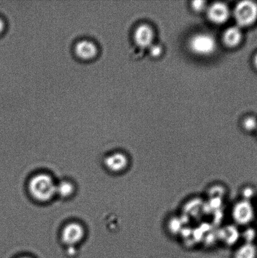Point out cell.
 Segmentation results:
<instances>
[{
	"label": "cell",
	"mask_w": 257,
	"mask_h": 258,
	"mask_svg": "<svg viewBox=\"0 0 257 258\" xmlns=\"http://www.w3.org/2000/svg\"><path fill=\"white\" fill-rule=\"evenodd\" d=\"M190 47L195 54L206 55L212 54L215 51L216 43L215 39L211 35L199 34L191 39Z\"/></svg>",
	"instance_id": "3"
},
{
	"label": "cell",
	"mask_w": 257,
	"mask_h": 258,
	"mask_svg": "<svg viewBox=\"0 0 257 258\" xmlns=\"http://www.w3.org/2000/svg\"><path fill=\"white\" fill-rule=\"evenodd\" d=\"M244 127L248 131L254 130L257 127V122L255 118L249 117L244 122Z\"/></svg>",
	"instance_id": "15"
},
{
	"label": "cell",
	"mask_w": 257,
	"mask_h": 258,
	"mask_svg": "<svg viewBox=\"0 0 257 258\" xmlns=\"http://www.w3.org/2000/svg\"><path fill=\"white\" fill-rule=\"evenodd\" d=\"M56 185L52 177L46 174H39L30 179L29 190L35 201L47 202L56 195Z\"/></svg>",
	"instance_id": "1"
},
{
	"label": "cell",
	"mask_w": 257,
	"mask_h": 258,
	"mask_svg": "<svg viewBox=\"0 0 257 258\" xmlns=\"http://www.w3.org/2000/svg\"><path fill=\"white\" fill-rule=\"evenodd\" d=\"M256 236V232L255 230L251 228L246 229L243 232V237L245 239V242L247 243H252L253 240L255 239Z\"/></svg>",
	"instance_id": "14"
},
{
	"label": "cell",
	"mask_w": 257,
	"mask_h": 258,
	"mask_svg": "<svg viewBox=\"0 0 257 258\" xmlns=\"http://www.w3.org/2000/svg\"><path fill=\"white\" fill-rule=\"evenodd\" d=\"M256 256L255 246L252 243L245 242L236 249L234 258H255Z\"/></svg>",
	"instance_id": "12"
},
{
	"label": "cell",
	"mask_w": 257,
	"mask_h": 258,
	"mask_svg": "<svg viewBox=\"0 0 257 258\" xmlns=\"http://www.w3.org/2000/svg\"><path fill=\"white\" fill-rule=\"evenodd\" d=\"M74 187L73 184L68 181H60L56 185V195L62 198H67L74 193Z\"/></svg>",
	"instance_id": "13"
},
{
	"label": "cell",
	"mask_w": 257,
	"mask_h": 258,
	"mask_svg": "<svg viewBox=\"0 0 257 258\" xmlns=\"http://www.w3.org/2000/svg\"><path fill=\"white\" fill-rule=\"evenodd\" d=\"M241 32L237 27L229 28L224 34V42L228 47H235L240 42L241 40Z\"/></svg>",
	"instance_id": "11"
},
{
	"label": "cell",
	"mask_w": 257,
	"mask_h": 258,
	"mask_svg": "<svg viewBox=\"0 0 257 258\" xmlns=\"http://www.w3.org/2000/svg\"><path fill=\"white\" fill-rule=\"evenodd\" d=\"M5 28V24L4 22L3 21V20L0 19V34L4 31Z\"/></svg>",
	"instance_id": "19"
},
{
	"label": "cell",
	"mask_w": 257,
	"mask_h": 258,
	"mask_svg": "<svg viewBox=\"0 0 257 258\" xmlns=\"http://www.w3.org/2000/svg\"><path fill=\"white\" fill-rule=\"evenodd\" d=\"M234 222L240 226L250 223L254 217V209L250 201L243 200L234 205L231 211Z\"/></svg>",
	"instance_id": "4"
},
{
	"label": "cell",
	"mask_w": 257,
	"mask_h": 258,
	"mask_svg": "<svg viewBox=\"0 0 257 258\" xmlns=\"http://www.w3.org/2000/svg\"><path fill=\"white\" fill-rule=\"evenodd\" d=\"M235 17L240 26H249L256 19L257 5L251 1L239 3L235 9Z\"/></svg>",
	"instance_id": "2"
},
{
	"label": "cell",
	"mask_w": 257,
	"mask_h": 258,
	"mask_svg": "<svg viewBox=\"0 0 257 258\" xmlns=\"http://www.w3.org/2000/svg\"><path fill=\"white\" fill-rule=\"evenodd\" d=\"M193 8L196 11H203L206 7V2L204 1H195L193 2Z\"/></svg>",
	"instance_id": "16"
},
{
	"label": "cell",
	"mask_w": 257,
	"mask_h": 258,
	"mask_svg": "<svg viewBox=\"0 0 257 258\" xmlns=\"http://www.w3.org/2000/svg\"><path fill=\"white\" fill-rule=\"evenodd\" d=\"M104 163L108 170L113 173H121L127 168L129 160L125 154L115 153L107 156L105 159Z\"/></svg>",
	"instance_id": "7"
},
{
	"label": "cell",
	"mask_w": 257,
	"mask_h": 258,
	"mask_svg": "<svg viewBox=\"0 0 257 258\" xmlns=\"http://www.w3.org/2000/svg\"><path fill=\"white\" fill-rule=\"evenodd\" d=\"M134 38L136 43L140 47L145 48L150 46L153 39V30L148 25H141L136 30Z\"/></svg>",
	"instance_id": "9"
},
{
	"label": "cell",
	"mask_w": 257,
	"mask_h": 258,
	"mask_svg": "<svg viewBox=\"0 0 257 258\" xmlns=\"http://www.w3.org/2000/svg\"><path fill=\"white\" fill-rule=\"evenodd\" d=\"M75 55L79 59L84 60H90L97 56L98 48L97 44L93 40L82 39L76 42L74 47Z\"/></svg>",
	"instance_id": "6"
},
{
	"label": "cell",
	"mask_w": 257,
	"mask_h": 258,
	"mask_svg": "<svg viewBox=\"0 0 257 258\" xmlns=\"http://www.w3.org/2000/svg\"><path fill=\"white\" fill-rule=\"evenodd\" d=\"M244 196L246 197V198L245 199L246 201H249V198L253 196L254 191L253 189L251 188H246L243 191Z\"/></svg>",
	"instance_id": "18"
},
{
	"label": "cell",
	"mask_w": 257,
	"mask_h": 258,
	"mask_svg": "<svg viewBox=\"0 0 257 258\" xmlns=\"http://www.w3.org/2000/svg\"><path fill=\"white\" fill-rule=\"evenodd\" d=\"M254 63H255V67L257 68V54L256 55L255 59H254Z\"/></svg>",
	"instance_id": "20"
},
{
	"label": "cell",
	"mask_w": 257,
	"mask_h": 258,
	"mask_svg": "<svg viewBox=\"0 0 257 258\" xmlns=\"http://www.w3.org/2000/svg\"><path fill=\"white\" fill-rule=\"evenodd\" d=\"M230 11L227 5L218 2L213 4L208 10V17L215 24H220L228 20Z\"/></svg>",
	"instance_id": "8"
},
{
	"label": "cell",
	"mask_w": 257,
	"mask_h": 258,
	"mask_svg": "<svg viewBox=\"0 0 257 258\" xmlns=\"http://www.w3.org/2000/svg\"><path fill=\"white\" fill-rule=\"evenodd\" d=\"M162 52V50H161V48L159 46H153L151 47L150 49V54L153 55V56H158Z\"/></svg>",
	"instance_id": "17"
},
{
	"label": "cell",
	"mask_w": 257,
	"mask_h": 258,
	"mask_svg": "<svg viewBox=\"0 0 257 258\" xmlns=\"http://www.w3.org/2000/svg\"><path fill=\"white\" fill-rule=\"evenodd\" d=\"M20 258H30L29 257H20Z\"/></svg>",
	"instance_id": "21"
},
{
	"label": "cell",
	"mask_w": 257,
	"mask_h": 258,
	"mask_svg": "<svg viewBox=\"0 0 257 258\" xmlns=\"http://www.w3.org/2000/svg\"><path fill=\"white\" fill-rule=\"evenodd\" d=\"M84 236V228L79 224L72 222L63 229L61 238L63 242L69 247H73L82 241Z\"/></svg>",
	"instance_id": "5"
},
{
	"label": "cell",
	"mask_w": 257,
	"mask_h": 258,
	"mask_svg": "<svg viewBox=\"0 0 257 258\" xmlns=\"http://www.w3.org/2000/svg\"><path fill=\"white\" fill-rule=\"evenodd\" d=\"M240 236V232L235 226H226L220 231V238L226 245H233L236 243Z\"/></svg>",
	"instance_id": "10"
}]
</instances>
